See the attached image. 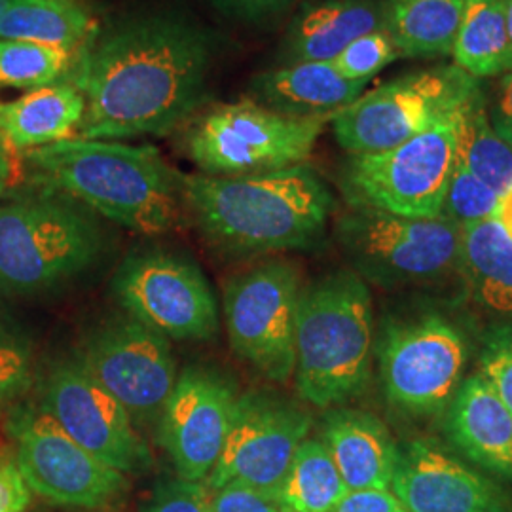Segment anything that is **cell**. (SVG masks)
I'll use <instances>...</instances> for the list:
<instances>
[{
  "mask_svg": "<svg viewBox=\"0 0 512 512\" xmlns=\"http://www.w3.org/2000/svg\"><path fill=\"white\" fill-rule=\"evenodd\" d=\"M219 37L177 8L110 19L74 55L69 78L84 95L82 139L162 137L202 109Z\"/></svg>",
  "mask_w": 512,
  "mask_h": 512,
  "instance_id": "1",
  "label": "cell"
},
{
  "mask_svg": "<svg viewBox=\"0 0 512 512\" xmlns=\"http://www.w3.org/2000/svg\"><path fill=\"white\" fill-rule=\"evenodd\" d=\"M27 164L35 184L141 236L171 232L186 211L184 175L150 145L73 137L27 150Z\"/></svg>",
  "mask_w": 512,
  "mask_h": 512,
  "instance_id": "2",
  "label": "cell"
},
{
  "mask_svg": "<svg viewBox=\"0 0 512 512\" xmlns=\"http://www.w3.org/2000/svg\"><path fill=\"white\" fill-rule=\"evenodd\" d=\"M186 211L222 251L264 255L323 238L334 198L310 165L247 177H184Z\"/></svg>",
  "mask_w": 512,
  "mask_h": 512,
  "instance_id": "3",
  "label": "cell"
},
{
  "mask_svg": "<svg viewBox=\"0 0 512 512\" xmlns=\"http://www.w3.org/2000/svg\"><path fill=\"white\" fill-rule=\"evenodd\" d=\"M374 349L372 296L363 277L338 270L300 293L294 378L306 403L332 408L363 393Z\"/></svg>",
  "mask_w": 512,
  "mask_h": 512,
  "instance_id": "4",
  "label": "cell"
},
{
  "mask_svg": "<svg viewBox=\"0 0 512 512\" xmlns=\"http://www.w3.org/2000/svg\"><path fill=\"white\" fill-rule=\"evenodd\" d=\"M105 249L97 215L37 184L0 200V287L37 294L84 274Z\"/></svg>",
  "mask_w": 512,
  "mask_h": 512,
  "instance_id": "5",
  "label": "cell"
},
{
  "mask_svg": "<svg viewBox=\"0 0 512 512\" xmlns=\"http://www.w3.org/2000/svg\"><path fill=\"white\" fill-rule=\"evenodd\" d=\"M480 92L475 76L456 65H439L363 93L338 110L330 124L338 145L349 154H376L448 122Z\"/></svg>",
  "mask_w": 512,
  "mask_h": 512,
  "instance_id": "6",
  "label": "cell"
},
{
  "mask_svg": "<svg viewBox=\"0 0 512 512\" xmlns=\"http://www.w3.org/2000/svg\"><path fill=\"white\" fill-rule=\"evenodd\" d=\"M332 116L296 118L245 97L202 114L186 150L209 177H247L306 164Z\"/></svg>",
  "mask_w": 512,
  "mask_h": 512,
  "instance_id": "7",
  "label": "cell"
},
{
  "mask_svg": "<svg viewBox=\"0 0 512 512\" xmlns=\"http://www.w3.org/2000/svg\"><path fill=\"white\" fill-rule=\"evenodd\" d=\"M459 116L376 154H351L342 186L355 209L439 219L458 147Z\"/></svg>",
  "mask_w": 512,
  "mask_h": 512,
  "instance_id": "8",
  "label": "cell"
},
{
  "mask_svg": "<svg viewBox=\"0 0 512 512\" xmlns=\"http://www.w3.org/2000/svg\"><path fill=\"white\" fill-rule=\"evenodd\" d=\"M336 236L353 272L382 287L418 285L459 272L461 228L444 219H408L374 209H351Z\"/></svg>",
  "mask_w": 512,
  "mask_h": 512,
  "instance_id": "9",
  "label": "cell"
},
{
  "mask_svg": "<svg viewBox=\"0 0 512 512\" xmlns=\"http://www.w3.org/2000/svg\"><path fill=\"white\" fill-rule=\"evenodd\" d=\"M112 293L126 315L175 342H205L219 330V306L200 266L188 256L147 249L116 270Z\"/></svg>",
  "mask_w": 512,
  "mask_h": 512,
  "instance_id": "10",
  "label": "cell"
},
{
  "mask_svg": "<svg viewBox=\"0 0 512 512\" xmlns=\"http://www.w3.org/2000/svg\"><path fill=\"white\" fill-rule=\"evenodd\" d=\"M374 351L387 401L418 416L450 404L467 363L463 334L440 313L385 323Z\"/></svg>",
  "mask_w": 512,
  "mask_h": 512,
  "instance_id": "11",
  "label": "cell"
},
{
  "mask_svg": "<svg viewBox=\"0 0 512 512\" xmlns=\"http://www.w3.org/2000/svg\"><path fill=\"white\" fill-rule=\"evenodd\" d=\"M300 293V277L293 264L266 262L234 277L224 294L232 351L279 384L294 376Z\"/></svg>",
  "mask_w": 512,
  "mask_h": 512,
  "instance_id": "12",
  "label": "cell"
},
{
  "mask_svg": "<svg viewBox=\"0 0 512 512\" xmlns=\"http://www.w3.org/2000/svg\"><path fill=\"white\" fill-rule=\"evenodd\" d=\"M8 433L27 488L54 505L99 509L129 488L124 473L93 458L40 406L16 408Z\"/></svg>",
  "mask_w": 512,
  "mask_h": 512,
  "instance_id": "13",
  "label": "cell"
},
{
  "mask_svg": "<svg viewBox=\"0 0 512 512\" xmlns=\"http://www.w3.org/2000/svg\"><path fill=\"white\" fill-rule=\"evenodd\" d=\"M40 408L93 458L124 475H143L152 452L128 410L78 357L55 361L42 382Z\"/></svg>",
  "mask_w": 512,
  "mask_h": 512,
  "instance_id": "14",
  "label": "cell"
},
{
  "mask_svg": "<svg viewBox=\"0 0 512 512\" xmlns=\"http://www.w3.org/2000/svg\"><path fill=\"white\" fill-rule=\"evenodd\" d=\"M310 414L274 391L241 393L228 439L205 486L209 490L241 482L277 495L289 473L294 454L308 439Z\"/></svg>",
  "mask_w": 512,
  "mask_h": 512,
  "instance_id": "15",
  "label": "cell"
},
{
  "mask_svg": "<svg viewBox=\"0 0 512 512\" xmlns=\"http://www.w3.org/2000/svg\"><path fill=\"white\" fill-rule=\"evenodd\" d=\"M76 357L139 425L158 421L177 382L171 340L129 315L93 330Z\"/></svg>",
  "mask_w": 512,
  "mask_h": 512,
  "instance_id": "16",
  "label": "cell"
},
{
  "mask_svg": "<svg viewBox=\"0 0 512 512\" xmlns=\"http://www.w3.org/2000/svg\"><path fill=\"white\" fill-rule=\"evenodd\" d=\"M239 393L207 366H186L158 418V442L177 476L205 482L213 473L234 418Z\"/></svg>",
  "mask_w": 512,
  "mask_h": 512,
  "instance_id": "17",
  "label": "cell"
},
{
  "mask_svg": "<svg viewBox=\"0 0 512 512\" xmlns=\"http://www.w3.org/2000/svg\"><path fill=\"white\" fill-rule=\"evenodd\" d=\"M391 492L408 512H512L492 478L425 439L399 446Z\"/></svg>",
  "mask_w": 512,
  "mask_h": 512,
  "instance_id": "18",
  "label": "cell"
},
{
  "mask_svg": "<svg viewBox=\"0 0 512 512\" xmlns=\"http://www.w3.org/2000/svg\"><path fill=\"white\" fill-rule=\"evenodd\" d=\"M446 435L465 458L512 480V412L480 372L448 404Z\"/></svg>",
  "mask_w": 512,
  "mask_h": 512,
  "instance_id": "19",
  "label": "cell"
},
{
  "mask_svg": "<svg viewBox=\"0 0 512 512\" xmlns=\"http://www.w3.org/2000/svg\"><path fill=\"white\" fill-rule=\"evenodd\" d=\"M321 442L348 490H391L399 446L380 418L365 410L334 408L321 423Z\"/></svg>",
  "mask_w": 512,
  "mask_h": 512,
  "instance_id": "20",
  "label": "cell"
},
{
  "mask_svg": "<svg viewBox=\"0 0 512 512\" xmlns=\"http://www.w3.org/2000/svg\"><path fill=\"white\" fill-rule=\"evenodd\" d=\"M384 27V0L313 2L291 21L281 42V65L330 63L353 40Z\"/></svg>",
  "mask_w": 512,
  "mask_h": 512,
  "instance_id": "21",
  "label": "cell"
},
{
  "mask_svg": "<svg viewBox=\"0 0 512 512\" xmlns=\"http://www.w3.org/2000/svg\"><path fill=\"white\" fill-rule=\"evenodd\" d=\"M366 86L342 76L332 63H293L256 74L249 99L285 116H334L359 99Z\"/></svg>",
  "mask_w": 512,
  "mask_h": 512,
  "instance_id": "22",
  "label": "cell"
},
{
  "mask_svg": "<svg viewBox=\"0 0 512 512\" xmlns=\"http://www.w3.org/2000/svg\"><path fill=\"white\" fill-rule=\"evenodd\" d=\"M84 112V95L65 76L18 99L0 101V135L16 150L48 147L73 139L82 126Z\"/></svg>",
  "mask_w": 512,
  "mask_h": 512,
  "instance_id": "23",
  "label": "cell"
},
{
  "mask_svg": "<svg viewBox=\"0 0 512 512\" xmlns=\"http://www.w3.org/2000/svg\"><path fill=\"white\" fill-rule=\"evenodd\" d=\"M459 274L475 308L512 323V239L497 220L461 228Z\"/></svg>",
  "mask_w": 512,
  "mask_h": 512,
  "instance_id": "24",
  "label": "cell"
},
{
  "mask_svg": "<svg viewBox=\"0 0 512 512\" xmlns=\"http://www.w3.org/2000/svg\"><path fill=\"white\" fill-rule=\"evenodd\" d=\"M99 23L84 0H14L0 18V38L27 40L76 55Z\"/></svg>",
  "mask_w": 512,
  "mask_h": 512,
  "instance_id": "25",
  "label": "cell"
},
{
  "mask_svg": "<svg viewBox=\"0 0 512 512\" xmlns=\"http://www.w3.org/2000/svg\"><path fill=\"white\" fill-rule=\"evenodd\" d=\"M467 0H384L385 31L401 57L452 55Z\"/></svg>",
  "mask_w": 512,
  "mask_h": 512,
  "instance_id": "26",
  "label": "cell"
},
{
  "mask_svg": "<svg viewBox=\"0 0 512 512\" xmlns=\"http://www.w3.org/2000/svg\"><path fill=\"white\" fill-rule=\"evenodd\" d=\"M452 57L456 67L478 80L509 71L505 0L465 2Z\"/></svg>",
  "mask_w": 512,
  "mask_h": 512,
  "instance_id": "27",
  "label": "cell"
},
{
  "mask_svg": "<svg viewBox=\"0 0 512 512\" xmlns=\"http://www.w3.org/2000/svg\"><path fill=\"white\" fill-rule=\"evenodd\" d=\"M348 492L327 446L306 439L294 454L279 501L289 512H330Z\"/></svg>",
  "mask_w": 512,
  "mask_h": 512,
  "instance_id": "28",
  "label": "cell"
},
{
  "mask_svg": "<svg viewBox=\"0 0 512 512\" xmlns=\"http://www.w3.org/2000/svg\"><path fill=\"white\" fill-rule=\"evenodd\" d=\"M456 158L499 196L512 188V147L495 131L480 92L459 116Z\"/></svg>",
  "mask_w": 512,
  "mask_h": 512,
  "instance_id": "29",
  "label": "cell"
},
{
  "mask_svg": "<svg viewBox=\"0 0 512 512\" xmlns=\"http://www.w3.org/2000/svg\"><path fill=\"white\" fill-rule=\"evenodd\" d=\"M73 55L27 40L0 38V88L37 90L63 80Z\"/></svg>",
  "mask_w": 512,
  "mask_h": 512,
  "instance_id": "30",
  "label": "cell"
},
{
  "mask_svg": "<svg viewBox=\"0 0 512 512\" xmlns=\"http://www.w3.org/2000/svg\"><path fill=\"white\" fill-rule=\"evenodd\" d=\"M499 198L501 196L495 190L482 183L467 165L461 164L456 158L444 198L442 217L456 222L459 228L480 220L494 219Z\"/></svg>",
  "mask_w": 512,
  "mask_h": 512,
  "instance_id": "31",
  "label": "cell"
},
{
  "mask_svg": "<svg viewBox=\"0 0 512 512\" xmlns=\"http://www.w3.org/2000/svg\"><path fill=\"white\" fill-rule=\"evenodd\" d=\"M401 59V52L395 46L391 35L385 29L366 33L353 40L348 48L330 61L336 71L355 82H370L387 65Z\"/></svg>",
  "mask_w": 512,
  "mask_h": 512,
  "instance_id": "32",
  "label": "cell"
},
{
  "mask_svg": "<svg viewBox=\"0 0 512 512\" xmlns=\"http://www.w3.org/2000/svg\"><path fill=\"white\" fill-rule=\"evenodd\" d=\"M33 384V353L23 336L0 321V414Z\"/></svg>",
  "mask_w": 512,
  "mask_h": 512,
  "instance_id": "33",
  "label": "cell"
},
{
  "mask_svg": "<svg viewBox=\"0 0 512 512\" xmlns=\"http://www.w3.org/2000/svg\"><path fill=\"white\" fill-rule=\"evenodd\" d=\"M480 374L512 412V323H499L484 334Z\"/></svg>",
  "mask_w": 512,
  "mask_h": 512,
  "instance_id": "34",
  "label": "cell"
},
{
  "mask_svg": "<svg viewBox=\"0 0 512 512\" xmlns=\"http://www.w3.org/2000/svg\"><path fill=\"white\" fill-rule=\"evenodd\" d=\"M209 512H289L277 495L266 494L241 482L207 488Z\"/></svg>",
  "mask_w": 512,
  "mask_h": 512,
  "instance_id": "35",
  "label": "cell"
},
{
  "mask_svg": "<svg viewBox=\"0 0 512 512\" xmlns=\"http://www.w3.org/2000/svg\"><path fill=\"white\" fill-rule=\"evenodd\" d=\"M148 512H209L207 486L179 476L162 480L152 494Z\"/></svg>",
  "mask_w": 512,
  "mask_h": 512,
  "instance_id": "36",
  "label": "cell"
},
{
  "mask_svg": "<svg viewBox=\"0 0 512 512\" xmlns=\"http://www.w3.org/2000/svg\"><path fill=\"white\" fill-rule=\"evenodd\" d=\"M222 18L256 25L277 18L300 0H205Z\"/></svg>",
  "mask_w": 512,
  "mask_h": 512,
  "instance_id": "37",
  "label": "cell"
},
{
  "mask_svg": "<svg viewBox=\"0 0 512 512\" xmlns=\"http://www.w3.org/2000/svg\"><path fill=\"white\" fill-rule=\"evenodd\" d=\"M29 499L31 490L19 473L18 463L0 458V512H23Z\"/></svg>",
  "mask_w": 512,
  "mask_h": 512,
  "instance_id": "38",
  "label": "cell"
},
{
  "mask_svg": "<svg viewBox=\"0 0 512 512\" xmlns=\"http://www.w3.org/2000/svg\"><path fill=\"white\" fill-rule=\"evenodd\" d=\"M330 512H408L391 490H349Z\"/></svg>",
  "mask_w": 512,
  "mask_h": 512,
  "instance_id": "39",
  "label": "cell"
},
{
  "mask_svg": "<svg viewBox=\"0 0 512 512\" xmlns=\"http://www.w3.org/2000/svg\"><path fill=\"white\" fill-rule=\"evenodd\" d=\"M488 114L499 137L512 147V71L503 74L494 105L488 107Z\"/></svg>",
  "mask_w": 512,
  "mask_h": 512,
  "instance_id": "40",
  "label": "cell"
},
{
  "mask_svg": "<svg viewBox=\"0 0 512 512\" xmlns=\"http://www.w3.org/2000/svg\"><path fill=\"white\" fill-rule=\"evenodd\" d=\"M494 219L503 226V230L507 232V236L512 239V188L507 194H503V196L499 198Z\"/></svg>",
  "mask_w": 512,
  "mask_h": 512,
  "instance_id": "41",
  "label": "cell"
},
{
  "mask_svg": "<svg viewBox=\"0 0 512 512\" xmlns=\"http://www.w3.org/2000/svg\"><path fill=\"white\" fill-rule=\"evenodd\" d=\"M12 175V160H10V145L6 139L0 135V200L4 198L6 186Z\"/></svg>",
  "mask_w": 512,
  "mask_h": 512,
  "instance_id": "42",
  "label": "cell"
},
{
  "mask_svg": "<svg viewBox=\"0 0 512 512\" xmlns=\"http://www.w3.org/2000/svg\"><path fill=\"white\" fill-rule=\"evenodd\" d=\"M505 16H507V37H509V71H512V0H505Z\"/></svg>",
  "mask_w": 512,
  "mask_h": 512,
  "instance_id": "43",
  "label": "cell"
},
{
  "mask_svg": "<svg viewBox=\"0 0 512 512\" xmlns=\"http://www.w3.org/2000/svg\"><path fill=\"white\" fill-rule=\"evenodd\" d=\"M14 0H0V18L4 16V12L10 8V4H12Z\"/></svg>",
  "mask_w": 512,
  "mask_h": 512,
  "instance_id": "44",
  "label": "cell"
}]
</instances>
